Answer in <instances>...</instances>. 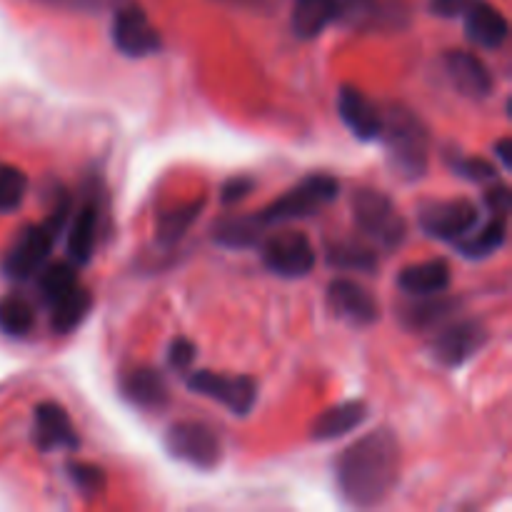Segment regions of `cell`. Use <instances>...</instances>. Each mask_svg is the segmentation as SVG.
<instances>
[{
	"mask_svg": "<svg viewBox=\"0 0 512 512\" xmlns=\"http://www.w3.org/2000/svg\"><path fill=\"white\" fill-rule=\"evenodd\" d=\"M400 470H403V450L398 435L388 428H378L340 453L335 463V480L355 508H375L385 503L398 488Z\"/></svg>",
	"mask_w": 512,
	"mask_h": 512,
	"instance_id": "1",
	"label": "cell"
},
{
	"mask_svg": "<svg viewBox=\"0 0 512 512\" xmlns=\"http://www.w3.org/2000/svg\"><path fill=\"white\" fill-rule=\"evenodd\" d=\"M388 160L395 173L405 180H420L430 165V130L405 105H390L383 113V133Z\"/></svg>",
	"mask_w": 512,
	"mask_h": 512,
	"instance_id": "2",
	"label": "cell"
},
{
	"mask_svg": "<svg viewBox=\"0 0 512 512\" xmlns=\"http://www.w3.org/2000/svg\"><path fill=\"white\" fill-rule=\"evenodd\" d=\"M70 213L68 198L60 200L53 210H50L48 218L38 225H28L23 233L15 238V243L10 245V250L5 253L3 275L8 280H15V283H23V280H30L35 273H40V268L48 260L50 250H53L55 240H58L60 228L65 225V218Z\"/></svg>",
	"mask_w": 512,
	"mask_h": 512,
	"instance_id": "3",
	"label": "cell"
},
{
	"mask_svg": "<svg viewBox=\"0 0 512 512\" xmlns=\"http://www.w3.org/2000/svg\"><path fill=\"white\" fill-rule=\"evenodd\" d=\"M340 193V183L333 175L315 173L308 178L300 180L298 185H293L290 190H285L280 198H275L273 203L265 205L263 210H258V220L270 228V225H283L293 223V220H305L318 215L320 210L328 208Z\"/></svg>",
	"mask_w": 512,
	"mask_h": 512,
	"instance_id": "4",
	"label": "cell"
},
{
	"mask_svg": "<svg viewBox=\"0 0 512 512\" xmlns=\"http://www.w3.org/2000/svg\"><path fill=\"white\" fill-rule=\"evenodd\" d=\"M350 205H353V220L360 233L368 235L380 248L395 250L408 238V223L400 215V210L395 208L393 200L380 193V190H355Z\"/></svg>",
	"mask_w": 512,
	"mask_h": 512,
	"instance_id": "5",
	"label": "cell"
},
{
	"mask_svg": "<svg viewBox=\"0 0 512 512\" xmlns=\"http://www.w3.org/2000/svg\"><path fill=\"white\" fill-rule=\"evenodd\" d=\"M165 450L170 458L198 470H213L223 460V440L210 425L183 420L165 433Z\"/></svg>",
	"mask_w": 512,
	"mask_h": 512,
	"instance_id": "6",
	"label": "cell"
},
{
	"mask_svg": "<svg viewBox=\"0 0 512 512\" xmlns=\"http://www.w3.org/2000/svg\"><path fill=\"white\" fill-rule=\"evenodd\" d=\"M343 25L363 33H395L408 28V0H338V15Z\"/></svg>",
	"mask_w": 512,
	"mask_h": 512,
	"instance_id": "7",
	"label": "cell"
},
{
	"mask_svg": "<svg viewBox=\"0 0 512 512\" xmlns=\"http://www.w3.org/2000/svg\"><path fill=\"white\" fill-rule=\"evenodd\" d=\"M480 223V210L473 200L453 198L435 200L420 210V228L425 235L445 243H458L465 235L473 233Z\"/></svg>",
	"mask_w": 512,
	"mask_h": 512,
	"instance_id": "8",
	"label": "cell"
},
{
	"mask_svg": "<svg viewBox=\"0 0 512 512\" xmlns=\"http://www.w3.org/2000/svg\"><path fill=\"white\" fill-rule=\"evenodd\" d=\"M188 388L203 398L215 400L238 418L248 415L258 400V383L248 375H220L213 370H198L188 378Z\"/></svg>",
	"mask_w": 512,
	"mask_h": 512,
	"instance_id": "9",
	"label": "cell"
},
{
	"mask_svg": "<svg viewBox=\"0 0 512 512\" xmlns=\"http://www.w3.org/2000/svg\"><path fill=\"white\" fill-rule=\"evenodd\" d=\"M110 38L125 58H148L160 53L163 38L138 3H125L115 10Z\"/></svg>",
	"mask_w": 512,
	"mask_h": 512,
	"instance_id": "10",
	"label": "cell"
},
{
	"mask_svg": "<svg viewBox=\"0 0 512 512\" xmlns=\"http://www.w3.org/2000/svg\"><path fill=\"white\" fill-rule=\"evenodd\" d=\"M488 338V328L480 320H455V323H448L440 328V333L430 343V355L443 368H460V365H465L470 358H475L483 350Z\"/></svg>",
	"mask_w": 512,
	"mask_h": 512,
	"instance_id": "11",
	"label": "cell"
},
{
	"mask_svg": "<svg viewBox=\"0 0 512 512\" xmlns=\"http://www.w3.org/2000/svg\"><path fill=\"white\" fill-rule=\"evenodd\" d=\"M263 265L278 278H305L315 265L313 243L300 230H283L265 240Z\"/></svg>",
	"mask_w": 512,
	"mask_h": 512,
	"instance_id": "12",
	"label": "cell"
},
{
	"mask_svg": "<svg viewBox=\"0 0 512 512\" xmlns=\"http://www.w3.org/2000/svg\"><path fill=\"white\" fill-rule=\"evenodd\" d=\"M33 443L40 453H75L80 448V438L75 425L70 423L68 410L55 400L38 403L33 410Z\"/></svg>",
	"mask_w": 512,
	"mask_h": 512,
	"instance_id": "13",
	"label": "cell"
},
{
	"mask_svg": "<svg viewBox=\"0 0 512 512\" xmlns=\"http://www.w3.org/2000/svg\"><path fill=\"white\" fill-rule=\"evenodd\" d=\"M328 303L333 315L350 325H373L380 318V305L368 288L348 278H338L328 285Z\"/></svg>",
	"mask_w": 512,
	"mask_h": 512,
	"instance_id": "14",
	"label": "cell"
},
{
	"mask_svg": "<svg viewBox=\"0 0 512 512\" xmlns=\"http://www.w3.org/2000/svg\"><path fill=\"white\" fill-rule=\"evenodd\" d=\"M338 113L345 128L363 143L378 140L383 133V113L355 85H343L338 95Z\"/></svg>",
	"mask_w": 512,
	"mask_h": 512,
	"instance_id": "15",
	"label": "cell"
},
{
	"mask_svg": "<svg viewBox=\"0 0 512 512\" xmlns=\"http://www.w3.org/2000/svg\"><path fill=\"white\" fill-rule=\"evenodd\" d=\"M460 18H463L465 23V35H468L470 43H475L478 48L498 50L500 45L508 40V18H505L495 5H490L488 0H470L468 8L463 10Z\"/></svg>",
	"mask_w": 512,
	"mask_h": 512,
	"instance_id": "16",
	"label": "cell"
},
{
	"mask_svg": "<svg viewBox=\"0 0 512 512\" xmlns=\"http://www.w3.org/2000/svg\"><path fill=\"white\" fill-rule=\"evenodd\" d=\"M120 393L143 410H163L170 403V390L163 373L150 365H135L120 378Z\"/></svg>",
	"mask_w": 512,
	"mask_h": 512,
	"instance_id": "17",
	"label": "cell"
},
{
	"mask_svg": "<svg viewBox=\"0 0 512 512\" xmlns=\"http://www.w3.org/2000/svg\"><path fill=\"white\" fill-rule=\"evenodd\" d=\"M445 70H448V78L453 80L455 88L468 98H488L490 90H493V75H490L488 65L470 50L445 53Z\"/></svg>",
	"mask_w": 512,
	"mask_h": 512,
	"instance_id": "18",
	"label": "cell"
},
{
	"mask_svg": "<svg viewBox=\"0 0 512 512\" xmlns=\"http://www.w3.org/2000/svg\"><path fill=\"white\" fill-rule=\"evenodd\" d=\"M368 415L370 408L363 400H345V403L333 405V408H328L313 420V425H310V438L318 440V443L338 440L343 435L358 430L368 420Z\"/></svg>",
	"mask_w": 512,
	"mask_h": 512,
	"instance_id": "19",
	"label": "cell"
},
{
	"mask_svg": "<svg viewBox=\"0 0 512 512\" xmlns=\"http://www.w3.org/2000/svg\"><path fill=\"white\" fill-rule=\"evenodd\" d=\"M450 280H453V273H450L448 260L433 258L400 270L398 288L415 298H423V295L445 293L450 288Z\"/></svg>",
	"mask_w": 512,
	"mask_h": 512,
	"instance_id": "20",
	"label": "cell"
},
{
	"mask_svg": "<svg viewBox=\"0 0 512 512\" xmlns=\"http://www.w3.org/2000/svg\"><path fill=\"white\" fill-rule=\"evenodd\" d=\"M265 233V225L260 223L258 215H223L213 228V240L223 248L245 250L260 243Z\"/></svg>",
	"mask_w": 512,
	"mask_h": 512,
	"instance_id": "21",
	"label": "cell"
},
{
	"mask_svg": "<svg viewBox=\"0 0 512 512\" xmlns=\"http://www.w3.org/2000/svg\"><path fill=\"white\" fill-rule=\"evenodd\" d=\"M460 308L458 298H445L443 293L438 295H423V300L415 305H405L403 313H400V320L408 330H433L438 328L440 323L450 318L455 310Z\"/></svg>",
	"mask_w": 512,
	"mask_h": 512,
	"instance_id": "22",
	"label": "cell"
},
{
	"mask_svg": "<svg viewBox=\"0 0 512 512\" xmlns=\"http://www.w3.org/2000/svg\"><path fill=\"white\" fill-rule=\"evenodd\" d=\"M95 238H98V208L93 203H85L75 213L73 223L68 228V258L70 263L88 265L93 258Z\"/></svg>",
	"mask_w": 512,
	"mask_h": 512,
	"instance_id": "23",
	"label": "cell"
},
{
	"mask_svg": "<svg viewBox=\"0 0 512 512\" xmlns=\"http://www.w3.org/2000/svg\"><path fill=\"white\" fill-rule=\"evenodd\" d=\"M203 208L205 200H190V203L163 210L158 215V223H155V240H158V245H163V248L178 245L188 235V230L193 228L195 220L200 218Z\"/></svg>",
	"mask_w": 512,
	"mask_h": 512,
	"instance_id": "24",
	"label": "cell"
},
{
	"mask_svg": "<svg viewBox=\"0 0 512 512\" xmlns=\"http://www.w3.org/2000/svg\"><path fill=\"white\" fill-rule=\"evenodd\" d=\"M338 15V0H295L293 33L303 40H313L328 28Z\"/></svg>",
	"mask_w": 512,
	"mask_h": 512,
	"instance_id": "25",
	"label": "cell"
},
{
	"mask_svg": "<svg viewBox=\"0 0 512 512\" xmlns=\"http://www.w3.org/2000/svg\"><path fill=\"white\" fill-rule=\"evenodd\" d=\"M508 240V218L503 215H490L488 223L478 233H468L463 240L455 243L458 253L470 260H483L498 253Z\"/></svg>",
	"mask_w": 512,
	"mask_h": 512,
	"instance_id": "26",
	"label": "cell"
},
{
	"mask_svg": "<svg viewBox=\"0 0 512 512\" xmlns=\"http://www.w3.org/2000/svg\"><path fill=\"white\" fill-rule=\"evenodd\" d=\"M90 305H93V300H90L88 290L75 285L70 293H65L63 298L50 305V330L55 335L73 333L83 323L85 315L90 313Z\"/></svg>",
	"mask_w": 512,
	"mask_h": 512,
	"instance_id": "27",
	"label": "cell"
},
{
	"mask_svg": "<svg viewBox=\"0 0 512 512\" xmlns=\"http://www.w3.org/2000/svg\"><path fill=\"white\" fill-rule=\"evenodd\" d=\"M328 263L338 270H355V273H375L378 270V253L358 240H335L328 243L325 253Z\"/></svg>",
	"mask_w": 512,
	"mask_h": 512,
	"instance_id": "28",
	"label": "cell"
},
{
	"mask_svg": "<svg viewBox=\"0 0 512 512\" xmlns=\"http://www.w3.org/2000/svg\"><path fill=\"white\" fill-rule=\"evenodd\" d=\"M40 270L43 273L38 278V290L48 308L78 285V265L70 263V260H58V263L45 265Z\"/></svg>",
	"mask_w": 512,
	"mask_h": 512,
	"instance_id": "29",
	"label": "cell"
},
{
	"mask_svg": "<svg viewBox=\"0 0 512 512\" xmlns=\"http://www.w3.org/2000/svg\"><path fill=\"white\" fill-rule=\"evenodd\" d=\"M35 325V310L23 295H5L0 298V333L8 338H25Z\"/></svg>",
	"mask_w": 512,
	"mask_h": 512,
	"instance_id": "30",
	"label": "cell"
},
{
	"mask_svg": "<svg viewBox=\"0 0 512 512\" xmlns=\"http://www.w3.org/2000/svg\"><path fill=\"white\" fill-rule=\"evenodd\" d=\"M28 193V178L15 165H0V215H8L20 208Z\"/></svg>",
	"mask_w": 512,
	"mask_h": 512,
	"instance_id": "31",
	"label": "cell"
},
{
	"mask_svg": "<svg viewBox=\"0 0 512 512\" xmlns=\"http://www.w3.org/2000/svg\"><path fill=\"white\" fill-rule=\"evenodd\" d=\"M65 470H68V478L73 480L75 488H78L83 495H100L105 490V485H108V478H105L103 468H98V465L93 463L70 460V463L65 465Z\"/></svg>",
	"mask_w": 512,
	"mask_h": 512,
	"instance_id": "32",
	"label": "cell"
},
{
	"mask_svg": "<svg viewBox=\"0 0 512 512\" xmlns=\"http://www.w3.org/2000/svg\"><path fill=\"white\" fill-rule=\"evenodd\" d=\"M450 168H453L455 175L473 180V183H490V180L498 178L495 165L488 163L485 158H453L450 160Z\"/></svg>",
	"mask_w": 512,
	"mask_h": 512,
	"instance_id": "33",
	"label": "cell"
},
{
	"mask_svg": "<svg viewBox=\"0 0 512 512\" xmlns=\"http://www.w3.org/2000/svg\"><path fill=\"white\" fill-rule=\"evenodd\" d=\"M195 355H198V348H195L193 340L188 338H175L168 348V363L170 368L178 370V373H188L190 365L195 363Z\"/></svg>",
	"mask_w": 512,
	"mask_h": 512,
	"instance_id": "34",
	"label": "cell"
},
{
	"mask_svg": "<svg viewBox=\"0 0 512 512\" xmlns=\"http://www.w3.org/2000/svg\"><path fill=\"white\" fill-rule=\"evenodd\" d=\"M253 188H255L253 178H248V175H235V178H230L228 183L223 185V190H220V200H223L225 205H238L240 200H245L250 193H253Z\"/></svg>",
	"mask_w": 512,
	"mask_h": 512,
	"instance_id": "35",
	"label": "cell"
},
{
	"mask_svg": "<svg viewBox=\"0 0 512 512\" xmlns=\"http://www.w3.org/2000/svg\"><path fill=\"white\" fill-rule=\"evenodd\" d=\"M485 205L490 208V215H503V218H508L512 210L510 190L505 185H495L493 190L485 193Z\"/></svg>",
	"mask_w": 512,
	"mask_h": 512,
	"instance_id": "36",
	"label": "cell"
},
{
	"mask_svg": "<svg viewBox=\"0 0 512 512\" xmlns=\"http://www.w3.org/2000/svg\"><path fill=\"white\" fill-rule=\"evenodd\" d=\"M468 3L470 0H433L430 8H433V13L440 15V18H460L463 10L468 8Z\"/></svg>",
	"mask_w": 512,
	"mask_h": 512,
	"instance_id": "37",
	"label": "cell"
},
{
	"mask_svg": "<svg viewBox=\"0 0 512 512\" xmlns=\"http://www.w3.org/2000/svg\"><path fill=\"white\" fill-rule=\"evenodd\" d=\"M218 3L233 5V8H243V10H255V13H260V10H273L280 0H218Z\"/></svg>",
	"mask_w": 512,
	"mask_h": 512,
	"instance_id": "38",
	"label": "cell"
},
{
	"mask_svg": "<svg viewBox=\"0 0 512 512\" xmlns=\"http://www.w3.org/2000/svg\"><path fill=\"white\" fill-rule=\"evenodd\" d=\"M40 3L55 5V8H65V10H95L100 8L103 0H40Z\"/></svg>",
	"mask_w": 512,
	"mask_h": 512,
	"instance_id": "39",
	"label": "cell"
},
{
	"mask_svg": "<svg viewBox=\"0 0 512 512\" xmlns=\"http://www.w3.org/2000/svg\"><path fill=\"white\" fill-rule=\"evenodd\" d=\"M495 155H498L500 158V163L505 165V168H512V158H510V150H512V143H510V138H503V140H498V143H495Z\"/></svg>",
	"mask_w": 512,
	"mask_h": 512,
	"instance_id": "40",
	"label": "cell"
}]
</instances>
